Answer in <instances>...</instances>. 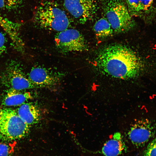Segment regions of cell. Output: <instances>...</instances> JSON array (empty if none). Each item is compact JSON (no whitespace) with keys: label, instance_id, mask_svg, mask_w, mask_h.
<instances>
[{"label":"cell","instance_id":"1","mask_svg":"<svg viewBox=\"0 0 156 156\" xmlns=\"http://www.w3.org/2000/svg\"><path fill=\"white\" fill-rule=\"evenodd\" d=\"M94 62L97 69L104 75L123 80L136 77L142 67L141 60L135 51L125 45L118 44L101 49Z\"/></svg>","mask_w":156,"mask_h":156},{"label":"cell","instance_id":"2","mask_svg":"<svg viewBox=\"0 0 156 156\" xmlns=\"http://www.w3.org/2000/svg\"><path fill=\"white\" fill-rule=\"evenodd\" d=\"M33 20L39 27L60 32L68 28L70 23L67 16L55 2L43 0L34 11Z\"/></svg>","mask_w":156,"mask_h":156},{"label":"cell","instance_id":"3","mask_svg":"<svg viewBox=\"0 0 156 156\" xmlns=\"http://www.w3.org/2000/svg\"><path fill=\"white\" fill-rule=\"evenodd\" d=\"M30 126L21 118L16 110L0 106V141L23 139L29 134Z\"/></svg>","mask_w":156,"mask_h":156},{"label":"cell","instance_id":"4","mask_svg":"<svg viewBox=\"0 0 156 156\" xmlns=\"http://www.w3.org/2000/svg\"><path fill=\"white\" fill-rule=\"evenodd\" d=\"M104 10L114 33L127 32L135 27V21L127 7L120 0H107Z\"/></svg>","mask_w":156,"mask_h":156},{"label":"cell","instance_id":"5","mask_svg":"<svg viewBox=\"0 0 156 156\" xmlns=\"http://www.w3.org/2000/svg\"><path fill=\"white\" fill-rule=\"evenodd\" d=\"M1 81L7 89L23 91L37 88L26 76L18 62L14 60L6 65L1 75Z\"/></svg>","mask_w":156,"mask_h":156},{"label":"cell","instance_id":"6","mask_svg":"<svg viewBox=\"0 0 156 156\" xmlns=\"http://www.w3.org/2000/svg\"><path fill=\"white\" fill-rule=\"evenodd\" d=\"M56 47L63 53L83 52L88 50L86 40L77 30L68 28L59 32L54 39Z\"/></svg>","mask_w":156,"mask_h":156},{"label":"cell","instance_id":"7","mask_svg":"<svg viewBox=\"0 0 156 156\" xmlns=\"http://www.w3.org/2000/svg\"><path fill=\"white\" fill-rule=\"evenodd\" d=\"M64 5L74 18L82 24L92 19L98 9L96 0H64Z\"/></svg>","mask_w":156,"mask_h":156},{"label":"cell","instance_id":"8","mask_svg":"<svg viewBox=\"0 0 156 156\" xmlns=\"http://www.w3.org/2000/svg\"><path fill=\"white\" fill-rule=\"evenodd\" d=\"M156 125L147 119H140L131 125L128 133L131 142L138 147L144 146L155 134Z\"/></svg>","mask_w":156,"mask_h":156},{"label":"cell","instance_id":"9","mask_svg":"<svg viewBox=\"0 0 156 156\" xmlns=\"http://www.w3.org/2000/svg\"><path fill=\"white\" fill-rule=\"evenodd\" d=\"M28 77L37 88L55 86L60 80V75L40 66L33 67Z\"/></svg>","mask_w":156,"mask_h":156},{"label":"cell","instance_id":"10","mask_svg":"<svg viewBox=\"0 0 156 156\" xmlns=\"http://www.w3.org/2000/svg\"><path fill=\"white\" fill-rule=\"evenodd\" d=\"M0 25L8 35L16 50L23 49L24 44L19 33V24L10 20L0 14Z\"/></svg>","mask_w":156,"mask_h":156},{"label":"cell","instance_id":"11","mask_svg":"<svg viewBox=\"0 0 156 156\" xmlns=\"http://www.w3.org/2000/svg\"><path fill=\"white\" fill-rule=\"evenodd\" d=\"M18 114L21 119L30 126L38 123L41 118L39 109L32 103H25L16 110Z\"/></svg>","mask_w":156,"mask_h":156},{"label":"cell","instance_id":"12","mask_svg":"<svg viewBox=\"0 0 156 156\" xmlns=\"http://www.w3.org/2000/svg\"><path fill=\"white\" fill-rule=\"evenodd\" d=\"M32 98L30 92L7 89L2 97L1 103L5 107L20 106Z\"/></svg>","mask_w":156,"mask_h":156},{"label":"cell","instance_id":"13","mask_svg":"<svg viewBox=\"0 0 156 156\" xmlns=\"http://www.w3.org/2000/svg\"><path fill=\"white\" fill-rule=\"evenodd\" d=\"M125 147L122 136L119 132L115 133L103 146L101 153L104 156H119Z\"/></svg>","mask_w":156,"mask_h":156},{"label":"cell","instance_id":"14","mask_svg":"<svg viewBox=\"0 0 156 156\" xmlns=\"http://www.w3.org/2000/svg\"><path fill=\"white\" fill-rule=\"evenodd\" d=\"M126 0L131 15L146 17L149 16L154 10V0Z\"/></svg>","mask_w":156,"mask_h":156},{"label":"cell","instance_id":"15","mask_svg":"<svg viewBox=\"0 0 156 156\" xmlns=\"http://www.w3.org/2000/svg\"><path fill=\"white\" fill-rule=\"evenodd\" d=\"M93 29L96 35L100 38L111 36L114 33L111 24L105 18H101L96 21Z\"/></svg>","mask_w":156,"mask_h":156},{"label":"cell","instance_id":"16","mask_svg":"<svg viewBox=\"0 0 156 156\" xmlns=\"http://www.w3.org/2000/svg\"><path fill=\"white\" fill-rule=\"evenodd\" d=\"M22 0H0V9L13 10L18 8Z\"/></svg>","mask_w":156,"mask_h":156},{"label":"cell","instance_id":"17","mask_svg":"<svg viewBox=\"0 0 156 156\" xmlns=\"http://www.w3.org/2000/svg\"><path fill=\"white\" fill-rule=\"evenodd\" d=\"M14 151L13 145L0 142V156H10L14 153Z\"/></svg>","mask_w":156,"mask_h":156},{"label":"cell","instance_id":"18","mask_svg":"<svg viewBox=\"0 0 156 156\" xmlns=\"http://www.w3.org/2000/svg\"><path fill=\"white\" fill-rule=\"evenodd\" d=\"M143 156H156V138L148 144Z\"/></svg>","mask_w":156,"mask_h":156},{"label":"cell","instance_id":"19","mask_svg":"<svg viewBox=\"0 0 156 156\" xmlns=\"http://www.w3.org/2000/svg\"><path fill=\"white\" fill-rule=\"evenodd\" d=\"M6 40L4 34L0 31V57L6 49Z\"/></svg>","mask_w":156,"mask_h":156}]
</instances>
